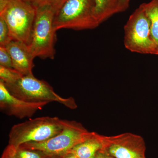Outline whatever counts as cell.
Here are the masks:
<instances>
[{
  "instance_id": "obj_15",
  "label": "cell",
  "mask_w": 158,
  "mask_h": 158,
  "mask_svg": "<svg viewBox=\"0 0 158 158\" xmlns=\"http://www.w3.org/2000/svg\"><path fill=\"white\" fill-rule=\"evenodd\" d=\"M35 8L48 6L53 9L56 13L67 0H25Z\"/></svg>"
},
{
  "instance_id": "obj_23",
  "label": "cell",
  "mask_w": 158,
  "mask_h": 158,
  "mask_svg": "<svg viewBox=\"0 0 158 158\" xmlns=\"http://www.w3.org/2000/svg\"><path fill=\"white\" fill-rule=\"evenodd\" d=\"M44 158H62L61 156L47 155Z\"/></svg>"
},
{
  "instance_id": "obj_3",
  "label": "cell",
  "mask_w": 158,
  "mask_h": 158,
  "mask_svg": "<svg viewBox=\"0 0 158 158\" xmlns=\"http://www.w3.org/2000/svg\"><path fill=\"white\" fill-rule=\"evenodd\" d=\"M5 85L11 94L25 101L48 103L56 102L72 110L77 107L73 98H64L59 96L48 83L36 78L33 73L23 76L14 83Z\"/></svg>"
},
{
  "instance_id": "obj_6",
  "label": "cell",
  "mask_w": 158,
  "mask_h": 158,
  "mask_svg": "<svg viewBox=\"0 0 158 158\" xmlns=\"http://www.w3.org/2000/svg\"><path fill=\"white\" fill-rule=\"evenodd\" d=\"M93 133L80 123L65 120L64 127L56 135L43 142L27 143L19 147L40 151L47 155L61 156L90 138Z\"/></svg>"
},
{
  "instance_id": "obj_2",
  "label": "cell",
  "mask_w": 158,
  "mask_h": 158,
  "mask_svg": "<svg viewBox=\"0 0 158 158\" xmlns=\"http://www.w3.org/2000/svg\"><path fill=\"white\" fill-rule=\"evenodd\" d=\"M65 119L44 116L15 125L9 133V144L16 148L26 143L41 142L59 134Z\"/></svg>"
},
{
  "instance_id": "obj_5",
  "label": "cell",
  "mask_w": 158,
  "mask_h": 158,
  "mask_svg": "<svg viewBox=\"0 0 158 158\" xmlns=\"http://www.w3.org/2000/svg\"><path fill=\"white\" fill-rule=\"evenodd\" d=\"M100 24L95 14L94 0H67L55 14V31L90 30Z\"/></svg>"
},
{
  "instance_id": "obj_7",
  "label": "cell",
  "mask_w": 158,
  "mask_h": 158,
  "mask_svg": "<svg viewBox=\"0 0 158 158\" xmlns=\"http://www.w3.org/2000/svg\"><path fill=\"white\" fill-rule=\"evenodd\" d=\"M124 44L132 52L158 55L151 33L150 22L142 4L131 15L124 27Z\"/></svg>"
},
{
  "instance_id": "obj_24",
  "label": "cell",
  "mask_w": 158,
  "mask_h": 158,
  "mask_svg": "<svg viewBox=\"0 0 158 158\" xmlns=\"http://www.w3.org/2000/svg\"><path fill=\"white\" fill-rule=\"evenodd\" d=\"M135 158H145V156H142L138 157Z\"/></svg>"
},
{
  "instance_id": "obj_9",
  "label": "cell",
  "mask_w": 158,
  "mask_h": 158,
  "mask_svg": "<svg viewBox=\"0 0 158 158\" xmlns=\"http://www.w3.org/2000/svg\"><path fill=\"white\" fill-rule=\"evenodd\" d=\"M48 102H31L11 94L2 81L0 80V109L3 113L18 118H30L41 110Z\"/></svg>"
},
{
  "instance_id": "obj_14",
  "label": "cell",
  "mask_w": 158,
  "mask_h": 158,
  "mask_svg": "<svg viewBox=\"0 0 158 158\" xmlns=\"http://www.w3.org/2000/svg\"><path fill=\"white\" fill-rule=\"evenodd\" d=\"M23 74L13 68H7L0 65V79L5 85L12 84L23 76Z\"/></svg>"
},
{
  "instance_id": "obj_11",
  "label": "cell",
  "mask_w": 158,
  "mask_h": 158,
  "mask_svg": "<svg viewBox=\"0 0 158 158\" xmlns=\"http://www.w3.org/2000/svg\"><path fill=\"white\" fill-rule=\"evenodd\" d=\"M102 148L101 135L94 132L91 137L77 144L69 152L80 158H94Z\"/></svg>"
},
{
  "instance_id": "obj_10",
  "label": "cell",
  "mask_w": 158,
  "mask_h": 158,
  "mask_svg": "<svg viewBox=\"0 0 158 158\" xmlns=\"http://www.w3.org/2000/svg\"><path fill=\"white\" fill-rule=\"evenodd\" d=\"M5 47L11 56L13 68L23 75L33 73L34 57L26 44L12 40Z\"/></svg>"
},
{
  "instance_id": "obj_18",
  "label": "cell",
  "mask_w": 158,
  "mask_h": 158,
  "mask_svg": "<svg viewBox=\"0 0 158 158\" xmlns=\"http://www.w3.org/2000/svg\"><path fill=\"white\" fill-rule=\"evenodd\" d=\"M0 65L7 68H13L11 56L5 47L0 46Z\"/></svg>"
},
{
  "instance_id": "obj_13",
  "label": "cell",
  "mask_w": 158,
  "mask_h": 158,
  "mask_svg": "<svg viewBox=\"0 0 158 158\" xmlns=\"http://www.w3.org/2000/svg\"><path fill=\"white\" fill-rule=\"evenodd\" d=\"M142 4L150 22L152 37L158 49V0Z\"/></svg>"
},
{
  "instance_id": "obj_25",
  "label": "cell",
  "mask_w": 158,
  "mask_h": 158,
  "mask_svg": "<svg viewBox=\"0 0 158 158\" xmlns=\"http://www.w3.org/2000/svg\"><path fill=\"white\" fill-rule=\"evenodd\" d=\"M110 158H114L110 156Z\"/></svg>"
},
{
  "instance_id": "obj_22",
  "label": "cell",
  "mask_w": 158,
  "mask_h": 158,
  "mask_svg": "<svg viewBox=\"0 0 158 158\" xmlns=\"http://www.w3.org/2000/svg\"><path fill=\"white\" fill-rule=\"evenodd\" d=\"M61 156L62 158H80L72 153L69 152L66 153L63 155Z\"/></svg>"
},
{
  "instance_id": "obj_1",
  "label": "cell",
  "mask_w": 158,
  "mask_h": 158,
  "mask_svg": "<svg viewBox=\"0 0 158 158\" xmlns=\"http://www.w3.org/2000/svg\"><path fill=\"white\" fill-rule=\"evenodd\" d=\"M36 8L25 0H0V17L9 27L12 40L28 45L36 17Z\"/></svg>"
},
{
  "instance_id": "obj_17",
  "label": "cell",
  "mask_w": 158,
  "mask_h": 158,
  "mask_svg": "<svg viewBox=\"0 0 158 158\" xmlns=\"http://www.w3.org/2000/svg\"><path fill=\"white\" fill-rule=\"evenodd\" d=\"M12 40L8 25L5 20L0 17V46L6 47Z\"/></svg>"
},
{
  "instance_id": "obj_4",
  "label": "cell",
  "mask_w": 158,
  "mask_h": 158,
  "mask_svg": "<svg viewBox=\"0 0 158 158\" xmlns=\"http://www.w3.org/2000/svg\"><path fill=\"white\" fill-rule=\"evenodd\" d=\"M36 17L28 46L34 58L53 59L56 54V31L53 21L56 11L48 6L36 8Z\"/></svg>"
},
{
  "instance_id": "obj_12",
  "label": "cell",
  "mask_w": 158,
  "mask_h": 158,
  "mask_svg": "<svg viewBox=\"0 0 158 158\" xmlns=\"http://www.w3.org/2000/svg\"><path fill=\"white\" fill-rule=\"evenodd\" d=\"M94 11L100 24L113 15L123 12L118 0H94Z\"/></svg>"
},
{
  "instance_id": "obj_16",
  "label": "cell",
  "mask_w": 158,
  "mask_h": 158,
  "mask_svg": "<svg viewBox=\"0 0 158 158\" xmlns=\"http://www.w3.org/2000/svg\"><path fill=\"white\" fill-rule=\"evenodd\" d=\"M46 156L40 151L19 147L16 148L15 158H44Z\"/></svg>"
},
{
  "instance_id": "obj_19",
  "label": "cell",
  "mask_w": 158,
  "mask_h": 158,
  "mask_svg": "<svg viewBox=\"0 0 158 158\" xmlns=\"http://www.w3.org/2000/svg\"><path fill=\"white\" fill-rule=\"evenodd\" d=\"M16 150L14 146L9 144L3 152L1 158H15Z\"/></svg>"
},
{
  "instance_id": "obj_8",
  "label": "cell",
  "mask_w": 158,
  "mask_h": 158,
  "mask_svg": "<svg viewBox=\"0 0 158 158\" xmlns=\"http://www.w3.org/2000/svg\"><path fill=\"white\" fill-rule=\"evenodd\" d=\"M102 149L114 158H135L145 156V143L141 136L131 133L102 135Z\"/></svg>"
},
{
  "instance_id": "obj_20",
  "label": "cell",
  "mask_w": 158,
  "mask_h": 158,
  "mask_svg": "<svg viewBox=\"0 0 158 158\" xmlns=\"http://www.w3.org/2000/svg\"><path fill=\"white\" fill-rule=\"evenodd\" d=\"M119 4L123 11H125L127 10L129 6V3L130 0H118Z\"/></svg>"
},
{
  "instance_id": "obj_21",
  "label": "cell",
  "mask_w": 158,
  "mask_h": 158,
  "mask_svg": "<svg viewBox=\"0 0 158 158\" xmlns=\"http://www.w3.org/2000/svg\"><path fill=\"white\" fill-rule=\"evenodd\" d=\"M94 158H110V156L103 150L101 149L97 153Z\"/></svg>"
}]
</instances>
